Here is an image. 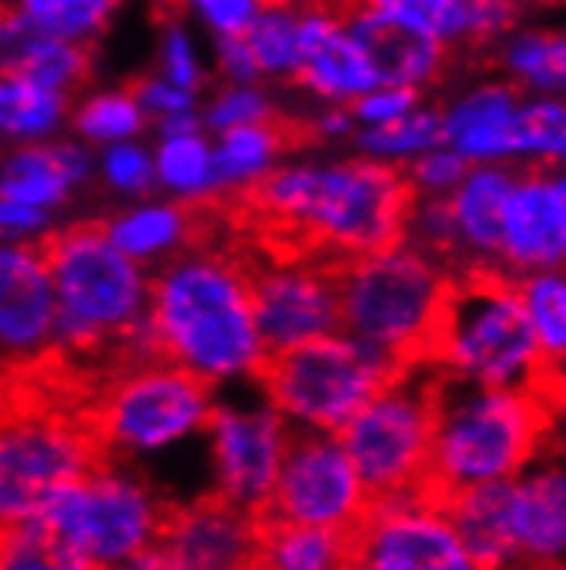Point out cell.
I'll return each instance as SVG.
<instances>
[{
	"mask_svg": "<svg viewBox=\"0 0 566 570\" xmlns=\"http://www.w3.org/2000/svg\"><path fill=\"white\" fill-rule=\"evenodd\" d=\"M443 145L464 155L470 166H491L502 158L553 166L566 151V110L556 97L518 100L512 87L491 83L443 114Z\"/></svg>",
	"mask_w": 566,
	"mask_h": 570,
	"instance_id": "14",
	"label": "cell"
},
{
	"mask_svg": "<svg viewBox=\"0 0 566 570\" xmlns=\"http://www.w3.org/2000/svg\"><path fill=\"white\" fill-rule=\"evenodd\" d=\"M436 375L426 364L401 368L337 433L371 502L429 488Z\"/></svg>",
	"mask_w": 566,
	"mask_h": 570,
	"instance_id": "11",
	"label": "cell"
},
{
	"mask_svg": "<svg viewBox=\"0 0 566 570\" xmlns=\"http://www.w3.org/2000/svg\"><path fill=\"white\" fill-rule=\"evenodd\" d=\"M52 227V214L0 196V240H42Z\"/></svg>",
	"mask_w": 566,
	"mask_h": 570,
	"instance_id": "46",
	"label": "cell"
},
{
	"mask_svg": "<svg viewBox=\"0 0 566 570\" xmlns=\"http://www.w3.org/2000/svg\"><path fill=\"white\" fill-rule=\"evenodd\" d=\"M90 176V151L79 145H31L0 169V196L52 214L69 189Z\"/></svg>",
	"mask_w": 566,
	"mask_h": 570,
	"instance_id": "25",
	"label": "cell"
},
{
	"mask_svg": "<svg viewBox=\"0 0 566 570\" xmlns=\"http://www.w3.org/2000/svg\"><path fill=\"white\" fill-rule=\"evenodd\" d=\"M217 56H220V69L227 79H234L237 87H251L255 79L261 76L258 72V62L248 49L245 38H220V46H217Z\"/></svg>",
	"mask_w": 566,
	"mask_h": 570,
	"instance_id": "47",
	"label": "cell"
},
{
	"mask_svg": "<svg viewBox=\"0 0 566 570\" xmlns=\"http://www.w3.org/2000/svg\"><path fill=\"white\" fill-rule=\"evenodd\" d=\"M354 557V537L281 519H261L255 570H337Z\"/></svg>",
	"mask_w": 566,
	"mask_h": 570,
	"instance_id": "27",
	"label": "cell"
},
{
	"mask_svg": "<svg viewBox=\"0 0 566 570\" xmlns=\"http://www.w3.org/2000/svg\"><path fill=\"white\" fill-rule=\"evenodd\" d=\"M368 509L371 495L360 484V474L354 471L340 436L292 433L261 519L299 522L354 537Z\"/></svg>",
	"mask_w": 566,
	"mask_h": 570,
	"instance_id": "15",
	"label": "cell"
},
{
	"mask_svg": "<svg viewBox=\"0 0 566 570\" xmlns=\"http://www.w3.org/2000/svg\"><path fill=\"white\" fill-rule=\"evenodd\" d=\"M334 18L350 31L354 42L368 56L378 83L385 87H423L443 66V46L426 35L401 28L364 4H347Z\"/></svg>",
	"mask_w": 566,
	"mask_h": 570,
	"instance_id": "22",
	"label": "cell"
},
{
	"mask_svg": "<svg viewBox=\"0 0 566 570\" xmlns=\"http://www.w3.org/2000/svg\"><path fill=\"white\" fill-rule=\"evenodd\" d=\"M207 203H141V207L103 224L107 240L138 265H166L203 240Z\"/></svg>",
	"mask_w": 566,
	"mask_h": 570,
	"instance_id": "23",
	"label": "cell"
},
{
	"mask_svg": "<svg viewBox=\"0 0 566 570\" xmlns=\"http://www.w3.org/2000/svg\"><path fill=\"white\" fill-rule=\"evenodd\" d=\"M161 79H169V83L192 90V94L199 87V79H203L196 46H192V38L182 24H169L166 38H161Z\"/></svg>",
	"mask_w": 566,
	"mask_h": 570,
	"instance_id": "42",
	"label": "cell"
},
{
	"mask_svg": "<svg viewBox=\"0 0 566 570\" xmlns=\"http://www.w3.org/2000/svg\"><path fill=\"white\" fill-rule=\"evenodd\" d=\"M24 392H28V379L11 372L8 364H0V416H4L14 402H21Z\"/></svg>",
	"mask_w": 566,
	"mask_h": 570,
	"instance_id": "49",
	"label": "cell"
},
{
	"mask_svg": "<svg viewBox=\"0 0 566 570\" xmlns=\"http://www.w3.org/2000/svg\"><path fill=\"white\" fill-rule=\"evenodd\" d=\"M261 515H251L217 495L169 505L158 547L179 570H255Z\"/></svg>",
	"mask_w": 566,
	"mask_h": 570,
	"instance_id": "19",
	"label": "cell"
},
{
	"mask_svg": "<svg viewBox=\"0 0 566 570\" xmlns=\"http://www.w3.org/2000/svg\"><path fill=\"white\" fill-rule=\"evenodd\" d=\"M340 331L401 368L429 361L454 275L409 240L340 265Z\"/></svg>",
	"mask_w": 566,
	"mask_h": 570,
	"instance_id": "5",
	"label": "cell"
},
{
	"mask_svg": "<svg viewBox=\"0 0 566 570\" xmlns=\"http://www.w3.org/2000/svg\"><path fill=\"white\" fill-rule=\"evenodd\" d=\"M426 368L443 382L480 389H559L529 334L515 278L502 272L454 278Z\"/></svg>",
	"mask_w": 566,
	"mask_h": 570,
	"instance_id": "6",
	"label": "cell"
},
{
	"mask_svg": "<svg viewBox=\"0 0 566 570\" xmlns=\"http://www.w3.org/2000/svg\"><path fill=\"white\" fill-rule=\"evenodd\" d=\"M354 560L368 570H480L429 488L375 499L354 529Z\"/></svg>",
	"mask_w": 566,
	"mask_h": 570,
	"instance_id": "16",
	"label": "cell"
},
{
	"mask_svg": "<svg viewBox=\"0 0 566 570\" xmlns=\"http://www.w3.org/2000/svg\"><path fill=\"white\" fill-rule=\"evenodd\" d=\"M155 161V183L166 186L179 203H220L214 179V145L203 131L161 138Z\"/></svg>",
	"mask_w": 566,
	"mask_h": 570,
	"instance_id": "30",
	"label": "cell"
},
{
	"mask_svg": "<svg viewBox=\"0 0 566 570\" xmlns=\"http://www.w3.org/2000/svg\"><path fill=\"white\" fill-rule=\"evenodd\" d=\"M103 176L125 193H148L155 186V161L141 145L117 141L103 151Z\"/></svg>",
	"mask_w": 566,
	"mask_h": 570,
	"instance_id": "40",
	"label": "cell"
},
{
	"mask_svg": "<svg viewBox=\"0 0 566 570\" xmlns=\"http://www.w3.org/2000/svg\"><path fill=\"white\" fill-rule=\"evenodd\" d=\"M113 570H179V567L169 560V553H166V550H161V547L155 543L151 550H145V553H138V557L125 560V563L113 567Z\"/></svg>",
	"mask_w": 566,
	"mask_h": 570,
	"instance_id": "50",
	"label": "cell"
},
{
	"mask_svg": "<svg viewBox=\"0 0 566 570\" xmlns=\"http://www.w3.org/2000/svg\"><path fill=\"white\" fill-rule=\"evenodd\" d=\"M56 293V364L155 357L145 331L151 272L120 255L103 224L42 237Z\"/></svg>",
	"mask_w": 566,
	"mask_h": 570,
	"instance_id": "3",
	"label": "cell"
},
{
	"mask_svg": "<svg viewBox=\"0 0 566 570\" xmlns=\"http://www.w3.org/2000/svg\"><path fill=\"white\" fill-rule=\"evenodd\" d=\"M413 199L406 173L364 158L340 166L271 169L251 189L224 203L237 214L234 224L248 227L251 244L344 265L398 244Z\"/></svg>",
	"mask_w": 566,
	"mask_h": 570,
	"instance_id": "1",
	"label": "cell"
},
{
	"mask_svg": "<svg viewBox=\"0 0 566 570\" xmlns=\"http://www.w3.org/2000/svg\"><path fill=\"white\" fill-rule=\"evenodd\" d=\"M271 117L275 114H271V107H268L261 90H255V87H230L207 110V128L224 135V131H234V128L265 125V120H271Z\"/></svg>",
	"mask_w": 566,
	"mask_h": 570,
	"instance_id": "39",
	"label": "cell"
},
{
	"mask_svg": "<svg viewBox=\"0 0 566 570\" xmlns=\"http://www.w3.org/2000/svg\"><path fill=\"white\" fill-rule=\"evenodd\" d=\"M135 100H138L141 114L155 117V120H166V117L192 114L196 110V94L169 83V79H145V83L135 90Z\"/></svg>",
	"mask_w": 566,
	"mask_h": 570,
	"instance_id": "44",
	"label": "cell"
},
{
	"mask_svg": "<svg viewBox=\"0 0 566 570\" xmlns=\"http://www.w3.org/2000/svg\"><path fill=\"white\" fill-rule=\"evenodd\" d=\"M296 138L292 131H286V125L278 120H265V125H251V128H234L224 131L217 148H214V179H217V199H234L245 189H251L258 179H265L275 166L278 151L286 148Z\"/></svg>",
	"mask_w": 566,
	"mask_h": 570,
	"instance_id": "28",
	"label": "cell"
},
{
	"mask_svg": "<svg viewBox=\"0 0 566 570\" xmlns=\"http://www.w3.org/2000/svg\"><path fill=\"white\" fill-rule=\"evenodd\" d=\"M416 90L409 87H371L368 94H360L354 104H347L350 117L357 120L360 128H378V125H388V120H398L406 117L409 110H416Z\"/></svg>",
	"mask_w": 566,
	"mask_h": 570,
	"instance_id": "41",
	"label": "cell"
},
{
	"mask_svg": "<svg viewBox=\"0 0 566 570\" xmlns=\"http://www.w3.org/2000/svg\"><path fill=\"white\" fill-rule=\"evenodd\" d=\"M457 537L480 570H515V547L508 529V481L477 484L439 495Z\"/></svg>",
	"mask_w": 566,
	"mask_h": 570,
	"instance_id": "26",
	"label": "cell"
},
{
	"mask_svg": "<svg viewBox=\"0 0 566 570\" xmlns=\"http://www.w3.org/2000/svg\"><path fill=\"white\" fill-rule=\"evenodd\" d=\"M505 66L525 90L539 97L563 94L566 42L559 31H518L505 46Z\"/></svg>",
	"mask_w": 566,
	"mask_h": 570,
	"instance_id": "33",
	"label": "cell"
},
{
	"mask_svg": "<svg viewBox=\"0 0 566 570\" xmlns=\"http://www.w3.org/2000/svg\"><path fill=\"white\" fill-rule=\"evenodd\" d=\"M337 570H368V567H364L360 560H354V557H350V560H344V563H340Z\"/></svg>",
	"mask_w": 566,
	"mask_h": 570,
	"instance_id": "51",
	"label": "cell"
},
{
	"mask_svg": "<svg viewBox=\"0 0 566 570\" xmlns=\"http://www.w3.org/2000/svg\"><path fill=\"white\" fill-rule=\"evenodd\" d=\"M515 289H518L525 323H529V334L539 347L546 372L559 382L563 361H566V278H563V268L522 275V278H515Z\"/></svg>",
	"mask_w": 566,
	"mask_h": 570,
	"instance_id": "29",
	"label": "cell"
},
{
	"mask_svg": "<svg viewBox=\"0 0 566 570\" xmlns=\"http://www.w3.org/2000/svg\"><path fill=\"white\" fill-rule=\"evenodd\" d=\"M169 502L135 468L100 458L38 515L97 570H113L161 540Z\"/></svg>",
	"mask_w": 566,
	"mask_h": 570,
	"instance_id": "9",
	"label": "cell"
},
{
	"mask_svg": "<svg viewBox=\"0 0 566 570\" xmlns=\"http://www.w3.org/2000/svg\"><path fill=\"white\" fill-rule=\"evenodd\" d=\"M203 440L210 464V495L251 515H265L292 430L275 413V405L261 395V389L255 395L248 389L217 395Z\"/></svg>",
	"mask_w": 566,
	"mask_h": 570,
	"instance_id": "13",
	"label": "cell"
},
{
	"mask_svg": "<svg viewBox=\"0 0 566 570\" xmlns=\"http://www.w3.org/2000/svg\"><path fill=\"white\" fill-rule=\"evenodd\" d=\"M0 570H97L42 519L0 529Z\"/></svg>",
	"mask_w": 566,
	"mask_h": 570,
	"instance_id": "32",
	"label": "cell"
},
{
	"mask_svg": "<svg viewBox=\"0 0 566 570\" xmlns=\"http://www.w3.org/2000/svg\"><path fill=\"white\" fill-rule=\"evenodd\" d=\"M11 4L31 28L83 46L103 31L117 0H11Z\"/></svg>",
	"mask_w": 566,
	"mask_h": 570,
	"instance_id": "34",
	"label": "cell"
},
{
	"mask_svg": "<svg viewBox=\"0 0 566 570\" xmlns=\"http://www.w3.org/2000/svg\"><path fill=\"white\" fill-rule=\"evenodd\" d=\"M360 151L375 161H401L419 158L423 151L443 145V114L436 110H409L406 117L388 120L378 128H364L357 135Z\"/></svg>",
	"mask_w": 566,
	"mask_h": 570,
	"instance_id": "36",
	"label": "cell"
},
{
	"mask_svg": "<svg viewBox=\"0 0 566 570\" xmlns=\"http://www.w3.org/2000/svg\"><path fill=\"white\" fill-rule=\"evenodd\" d=\"M217 392L161 357L120 361L97 382L83 420L100 458L141 464L203 436Z\"/></svg>",
	"mask_w": 566,
	"mask_h": 570,
	"instance_id": "7",
	"label": "cell"
},
{
	"mask_svg": "<svg viewBox=\"0 0 566 570\" xmlns=\"http://www.w3.org/2000/svg\"><path fill=\"white\" fill-rule=\"evenodd\" d=\"M518 4H522V0H518ZM539 4H556V0H539Z\"/></svg>",
	"mask_w": 566,
	"mask_h": 570,
	"instance_id": "52",
	"label": "cell"
},
{
	"mask_svg": "<svg viewBox=\"0 0 566 570\" xmlns=\"http://www.w3.org/2000/svg\"><path fill=\"white\" fill-rule=\"evenodd\" d=\"M556 392L480 389L436 379L429 492L515 481L553 451Z\"/></svg>",
	"mask_w": 566,
	"mask_h": 570,
	"instance_id": "4",
	"label": "cell"
},
{
	"mask_svg": "<svg viewBox=\"0 0 566 570\" xmlns=\"http://www.w3.org/2000/svg\"><path fill=\"white\" fill-rule=\"evenodd\" d=\"M0 364L24 379L56 368V293L42 240H0Z\"/></svg>",
	"mask_w": 566,
	"mask_h": 570,
	"instance_id": "17",
	"label": "cell"
},
{
	"mask_svg": "<svg viewBox=\"0 0 566 570\" xmlns=\"http://www.w3.org/2000/svg\"><path fill=\"white\" fill-rule=\"evenodd\" d=\"M354 128H357V120L350 117L347 107H334V110H327L316 120V135H322V138H344Z\"/></svg>",
	"mask_w": 566,
	"mask_h": 570,
	"instance_id": "48",
	"label": "cell"
},
{
	"mask_svg": "<svg viewBox=\"0 0 566 570\" xmlns=\"http://www.w3.org/2000/svg\"><path fill=\"white\" fill-rule=\"evenodd\" d=\"M76 128L90 141L117 145V141L135 138L145 128V114H141L135 94H100L79 107Z\"/></svg>",
	"mask_w": 566,
	"mask_h": 570,
	"instance_id": "37",
	"label": "cell"
},
{
	"mask_svg": "<svg viewBox=\"0 0 566 570\" xmlns=\"http://www.w3.org/2000/svg\"><path fill=\"white\" fill-rule=\"evenodd\" d=\"M66 114V94L24 76H0V131L14 138H46Z\"/></svg>",
	"mask_w": 566,
	"mask_h": 570,
	"instance_id": "31",
	"label": "cell"
},
{
	"mask_svg": "<svg viewBox=\"0 0 566 570\" xmlns=\"http://www.w3.org/2000/svg\"><path fill=\"white\" fill-rule=\"evenodd\" d=\"M145 331L151 354L217 395L255 389L268 351L251 309L248 248L199 240L151 275Z\"/></svg>",
	"mask_w": 566,
	"mask_h": 570,
	"instance_id": "2",
	"label": "cell"
},
{
	"mask_svg": "<svg viewBox=\"0 0 566 570\" xmlns=\"http://www.w3.org/2000/svg\"><path fill=\"white\" fill-rule=\"evenodd\" d=\"M299 8L296 4H268L258 11L245 42L258 62L261 76H292L299 69Z\"/></svg>",
	"mask_w": 566,
	"mask_h": 570,
	"instance_id": "35",
	"label": "cell"
},
{
	"mask_svg": "<svg viewBox=\"0 0 566 570\" xmlns=\"http://www.w3.org/2000/svg\"><path fill=\"white\" fill-rule=\"evenodd\" d=\"M251 309L268 357L340 331V265L245 240Z\"/></svg>",
	"mask_w": 566,
	"mask_h": 570,
	"instance_id": "12",
	"label": "cell"
},
{
	"mask_svg": "<svg viewBox=\"0 0 566 570\" xmlns=\"http://www.w3.org/2000/svg\"><path fill=\"white\" fill-rule=\"evenodd\" d=\"M398 372L388 354L337 331L268 357L258 389L292 433L337 436Z\"/></svg>",
	"mask_w": 566,
	"mask_h": 570,
	"instance_id": "8",
	"label": "cell"
},
{
	"mask_svg": "<svg viewBox=\"0 0 566 570\" xmlns=\"http://www.w3.org/2000/svg\"><path fill=\"white\" fill-rule=\"evenodd\" d=\"M522 4L518 0H467L470 14V42H491V38L505 35L518 21Z\"/></svg>",
	"mask_w": 566,
	"mask_h": 570,
	"instance_id": "45",
	"label": "cell"
},
{
	"mask_svg": "<svg viewBox=\"0 0 566 570\" xmlns=\"http://www.w3.org/2000/svg\"><path fill=\"white\" fill-rule=\"evenodd\" d=\"M100 461L83 410L59 402H21L0 416V529L46 512L69 481Z\"/></svg>",
	"mask_w": 566,
	"mask_h": 570,
	"instance_id": "10",
	"label": "cell"
},
{
	"mask_svg": "<svg viewBox=\"0 0 566 570\" xmlns=\"http://www.w3.org/2000/svg\"><path fill=\"white\" fill-rule=\"evenodd\" d=\"M515 176L498 166H477L464 183L447 196L450 217L457 227L464 272H498V244H502V210ZM457 275V278H460Z\"/></svg>",
	"mask_w": 566,
	"mask_h": 570,
	"instance_id": "24",
	"label": "cell"
},
{
	"mask_svg": "<svg viewBox=\"0 0 566 570\" xmlns=\"http://www.w3.org/2000/svg\"><path fill=\"white\" fill-rule=\"evenodd\" d=\"M296 79L316 97L337 104H354L360 94L378 87V76L350 38V31L330 11L312 8L299 14V69Z\"/></svg>",
	"mask_w": 566,
	"mask_h": 570,
	"instance_id": "21",
	"label": "cell"
},
{
	"mask_svg": "<svg viewBox=\"0 0 566 570\" xmlns=\"http://www.w3.org/2000/svg\"><path fill=\"white\" fill-rule=\"evenodd\" d=\"M189 8L220 38H245L261 11L258 0H189Z\"/></svg>",
	"mask_w": 566,
	"mask_h": 570,
	"instance_id": "43",
	"label": "cell"
},
{
	"mask_svg": "<svg viewBox=\"0 0 566 570\" xmlns=\"http://www.w3.org/2000/svg\"><path fill=\"white\" fill-rule=\"evenodd\" d=\"M467 173H470V161L464 155H457L450 145H436L423 151L419 158H413V169L406 179L416 196H450L464 183Z\"/></svg>",
	"mask_w": 566,
	"mask_h": 570,
	"instance_id": "38",
	"label": "cell"
},
{
	"mask_svg": "<svg viewBox=\"0 0 566 570\" xmlns=\"http://www.w3.org/2000/svg\"><path fill=\"white\" fill-rule=\"evenodd\" d=\"M566 258V183L549 166L512 183L502 210L498 272L508 278L563 268Z\"/></svg>",
	"mask_w": 566,
	"mask_h": 570,
	"instance_id": "18",
	"label": "cell"
},
{
	"mask_svg": "<svg viewBox=\"0 0 566 570\" xmlns=\"http://www.w3.org/2000/svg\"><path fill=\"white\" fill-rule=\"evenodd\" d=\"M508 529L515 570H563L566 563V471L559 454L539 458L508 481Z\"/></svg>",
	"mask_w": 566,
	"mask_h": 570,
	"instance_id": "20",
	"label": "cell"
},
{
	"mask_svg": "<svg viewBox=\"0 0 566 570\" xmlns=\"http://www.w3.org/2000/svg\"><path fill=\"white\" fill-rule=\"evenodd\" d=\"M166 4H179V0H166Z\"/></svg>",
	"mask_w": 566,
	"mask_h": 570,
	"instance_id": "53",
	"label": "cell"
}]
</instances>
